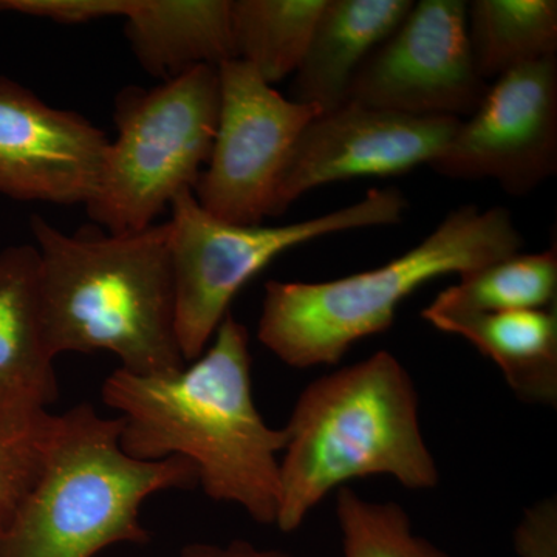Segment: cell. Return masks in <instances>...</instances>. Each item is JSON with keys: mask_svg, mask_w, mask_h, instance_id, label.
<instances>
[{"mask_svg": "<svg viewBox=\"0 0 557 557\" xmlns=\"http://www.w3.org/2000/svg\"><path fill=\"white\" fill-rule=\"evenodd\" d=\"M249 333L226 314L207 350L163 375L115 369L101 398L119 412L120 445L137 460L183 457L209 498L274 525L285 431L260 416L252 395Z\"/></svg>", "mask_w": 557, "mask_h": 557, "instance_id": "1", "label": "cell"}, {"mask_svg": "<svg viewBox=\"0 0 557 557\" xmlns=\"http://www.w3.org/2000/svg\"><path fill=\"white\" fill-rule=\"evenodd\" d=\"M50 354L109 351L120 369L163 375L185 368L175 332L170 223L126 234L62 233L33 215Z\"/></svg>", "mask_w": 557, "mask_h": 557, "instance_id": "2", "label": "cell"}, {"mask_svg": "<svg viewBox=\"0 0 557 557\" xmlns=\"http://www.w3.org/2000/svg\"><path fill=\"white\" fill-rule=\"evenodd\" d=\"M284 431L274 523L282 533L298 530L350 480L386 475L412 491L438 485L416 383L391 351L314 380L299 395Z\"/></svg>", "mask_w": 557, "mask_h": 557, "instance_id": "3", "label": "cell"}, {"mask_svg": "<svg viewBox=\"0 0 557 557\" xmlns=\"http://www.w3.org/2000/svg\"><path fill=\"white\" fill-rule=\"evenodd\" d=\"M522 247L508 209L463 205L379 269L335 281L267 282L259 343L293 369L336 366L358 341L391 329L399 304L428 282L463 276Z\"/></svg>", "mask_w": 557, "mask_h": 557, "instance_id": "4", "label": "cell"}, {"mask_svg": "<svg viewBox=\"0 0 557 557\" xmlns=\"http://www.w3.org/2000/svg\"><path fill=\"white\" fill-rule=\"evenodd\" d=\"M121 424L87 403L54 416L39 478L0 536V557H95L113 545L148 544L145 502L193 490L199 475L183 457L127 456Z\"/></svg>", "mask_w": 557, "mask_h": 557, "instance_id": "5", "label": "cell"}, {"mask_svg": "<svg viewBox=\"0 0 557 557\" xmlns=\"http://www.w3.org/2000/svg\"><path fill=\"white\" fill-rule=\"evenodd\" d=\"M219 69L200 65L153 89L127 87L115 100L110 141L87 214L109 234L156 223L182 190L194 189L218 132Z\"/></svg>", "mask_w": 557, "mask_h": 557, "instance_id": "6", "label": "cell"}, {"mask_svg": "<svg viewBox=\"0 0 557 557\" xmlns=\"http://www.w3.org/2000/svg\"><path fill=\"white\" fill-rule=\"evenodd\" d=\"M170 258L175 332L186 362L207 350L245 285L288 249L369 226L397 225L408 200L398 188L370 189L358 203L282 226L234 225L212 218L193 190L171 201Z\"/></svg>", "mask_w": 557, "mask_h": 557, "instance_id": "7", "label": "cell"}, {"mask_svg": "<svg viewBox=\"0 0 557 557\" xmlns=\"http://www.w3.org/2000/svg\"><path fill=\"white\" fill-rule=\"evenodd\" d=\"M218 69V132L193 194L212 218L260 225L270 215L289 150L322 112L282 97L247 62L226 61Z\"/></svg>", "mask_w": 557, "mask_h": 557, "instance_id": "8", "label": "cell"}, {"mask_svg": "<svg viewBox=\"0 0 557 557\" xmlns=\"http://www.w3.org/2000/svg\"><path fill=\"white\" fill-rule=\"evenodd\" d=\"M487 89L469 46L468 3L420 0L359 67L348 102L463 120L474 115Z\"/></svg>", "mask_w": 557, "mask_h": 557, "instance_id": "9", "label": "cell"}, {"mask_svg": "<svg viewBox=\"0 0 557 557\" xmlns=\"http://www.w3.org/2000/svg\"><path fill=\"white\" fill-rule=\"evenodd\" d=\"M454 180H496L527 196L557 171V60L531 62L490 84L474 115L461 120L429 164Z\"/></svg>", "mask_w": 557, "mask_h": 557, "instance_id": "10", "label": "cell"}, {"mask_svg": "<svg viewBox=\"0 0 557 557\" xmlns=\"http://www.w3.org/2000/svg\"><path fill=\"white\" fill-rule=\"evenodd\" d=\"M461 120L410 116L347 102L307 124L278 174L269 218L318 186L416 170L446 148Z\"/></svg>", "mask_w": 557, "mask_h": 557, "instance_id": "11", "label": "cell"}, {"mask_svg": "<svg viewBox=\"0 0 557 557\" xmlns=\"http://www.w3.org/2000/svg\"><path fill=\"white\" fill-rule=\"evenodd\" d=\"M109 146L108 134L86 116L0 76V196L86 207Z\"/></svg>", "mask_w": 557, "mask_h": 557, "instance_id": "12", "label": "cell"}, {"mask_svg": "<svg viewBox=\"0 0 557 557\" xmlns=\"http://www.w3.org/2000/svg\"><path fill=\"white\" fill-rule=\"evenodd\" d=\"M47 344L35 245L0 251V401L49 409L60 395Z\"/></svg>", "mask_w": 557, "mask_h": 557, "instance_id": "13", "label": "cell"}, {"mask_svg": "<svg viewBox=\"0 0 557 557\" xmlns=\"http://www.w3.org/2000/svg\"><path fill=\"white\" fill-rule=\"evenodd\" d=\"M412 0H327L296 70L295 102L322 113L348 102V90L359 67L408 16Z\"/></svg>", "mask_w": 557, "mask_h": 557, "instance_id": "14", "label": "cell"}, {"mask_svg": "<svg viewBox=\"0 0 557 557\" xmlns=\"http://www.w3.org/2000/svg\"><path fill=\"white\" fill-rule=\"evenodd\" d=\"M233 0H132L123 17L135 60L153 78L170 81L200 65L236 60Z\"/></svg>", "mask_w": 557, "mask_h": 557, "instance_id": "15", "label": "cell"}, {"mask_svg": "<svg viewBox=\"0 0 557 557\" xmlns=\"http://www.w3.org/2000/svg\"><path fill=\"white\" fill-rule=\"evenodd\" d=\"M424 321L472 344L500 369L512 394L527 405H557L556 307L504 313H437Z\"/></svg>", "mask_w": 557, "mask_h": 557, "instance_id": "16", "label": "cell"}, {"mask_svg": "<svg viewBox=\"0 0 557 557\" xmlns=\"http://www.w3.org/2000/svg\"><path fill=\"white\" fill-rule=\"evenodd\" d=\"M472 60L483 79L555 58L556 0H474L468 3Z\"/></svg>", "mask_w": 557, "mask_h": 557, "instance_id": "17", "label": "cell"}, {"mask_svg": "<svg viewBox=\"0 0 557 557\" xmlns=\"http://www.w3.org/2000/svg\"><path fill=\"white\" fill-rule=\"evenodd\" d=\"M327 0H233L236 60L247 62L269 86L295 75Z\"/></svg>", "mask_w": 557, "mask_h": 557, "instance_id": "18", "label": "cell"}, {"mask_svg": "<svg viewBox=\"0 0 557 557\" xmlns=\"http://www.w3.org/2000/svg\"><path fill=\"white\" fill-rule=\"evenodd\" d=\"M556 249L515 252L460 276L426 310L437 313H504L555 307Z\"/></svg>", "mask_w": 557, "mask_h": 557, "instance_id": "19", "label": "cell"}, {"mask_svg": "<svg viewBox=\"0 0 557 557\" xmlns=\"http://www.w3.org/2000/svg\"><path fill=\"white\" fill-rule=\"evenodd\" d=\"M336 519L344 557H450L413 533L408 512L395 502L369 500L343 486L336 491Z\"/></svg>", "mask_w": 557, "mask_h": 557, "instance_id": "20", "label": "cell"}, {"mask_svg": "<svg viewBox=\"0 0 557 557\" xmlns=\"http://www.w3.org/2000/svg\"><path fill=\"white\" fill-rule=\"evenodd\" d=\"M54 413L0 401V536L42 469Z\"/></svg>", "mask_w": 557, "mask_h": 557, "instance_id": "21", "label": "cell"}, {"mask_svg": "<svg viewBox=\"0 0 557 557\" xmlns=\"http://www.w3.org/2000/svg\"><path fill=\"white\" fill-rule=\"evenodd\" d=\"M132 0H0V13L25 14L62 25L87 24L106 17H124Z\"/></svg>", "mask_w": 557, "mask_h": 557, "instance_id": "22", "label": "cell"}, {"mask_svg": "<svg viewBox=\"0 0 557 557\" xmlns=\"http://www.w3.org/2000/svg\"><path fill=\"white\" fill-rule=\"evenodd\" d=\"M519 557H557V500L542 498L523 512L515 531Z\"/></svg>", "mask_w": 557, "mask_h": 557, "instance_id": "23", "label": "cell"}, {"mask_svg": "<svg viewBox=\"0 0 557 557\" xmlns=\"http://www.w3.org/2000/svg\"><path fill=\"white\" fill-rule=\"evenodd\" d=\"M180 557H293L281 549L260 548L244 539H236L228 544H208V542H196L186 545Z\"/></svg>", "mask_w": 557, "mask_h": 557, "instance_id": "24", "label": "cell"}]
</instances>
